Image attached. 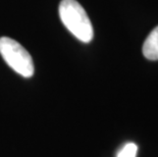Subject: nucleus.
Instances as JSON below:
<instances>
[{
	"label": "nucleus",
	"instance_id": "4",
	"mask_svg": "<svg viewBox=\"0 0 158 157\" xmlns=\"http://www.w3.org/2000/svg\"><path fill=\"white\" fill-rule=\"evenodd\" d=\"M138 147L135 143H127L117 153L116 157H136Z\"/></svg>",
	"mask_w": 158,
	"mask_h": 157
},
{
	"label": "nucleus",
	"instance_id": "3",
	"mask_svg": "<svg viewBox=\"0 0 158 157\" xmlns=\"http://www.w3.org/2000/svg\"><path fill=\"white\" fill-rule=\"evenodd\" d=\"M143 54L149 60H158V26L144 42Z\"/></svg>",
	"mask_w": 158,
	"mask_h": 157
},
{
	"label": "nucleus",
	"instance_id": "2",
	"mask_svg": "<svg viewBox=\"0 0 158 157\" xmlns=\"http://www.w3.org/2000/svg\"><path fill=\"white\" fill-rule=\"evenodd\" d=\"M0 54L13 71L23 78H31L34 75L32 56L18 41L8 37H1Z\"/></svg>",
	"mask_w": 158,
	"mask_h": 157
},
{
	"label": "nucleus",
	"instance_id": "1",
	"mask_svg": "<svg viewBox=\"0 0 158 157\" xmlns=\"http://www.w3.org/2000/svg\"><path fill=\"white\" fill-rule=\"evenodd\" d=\"M63 26L81 42L92 41L94 30L88 14L77 0H61L58 7Z\"/></svg>",
	"mask_w": 158,
	"mask_h": 157
}]
</instances>
